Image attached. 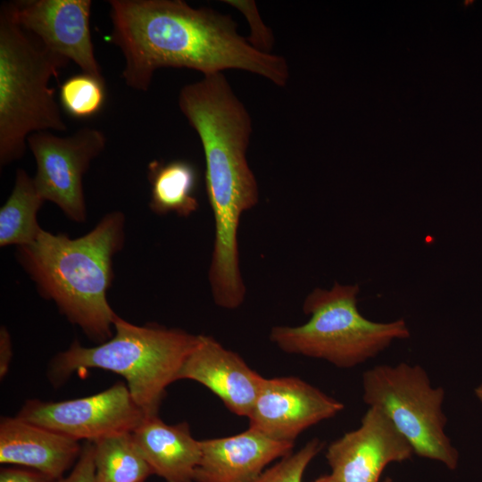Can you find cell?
<instances>
[{
    "label": "cell",
    "mask_w": 482,
    "mask_h": 482,
    "mask_svg": "<svg viewBox=\"0 0 482 482\" xmlns=\"http://www.w3.org/2000/svg\"><path fill=\"white\" fill-rule=\"evenodd\" d=\"M109 41L124 57L121 78L132 89H149L155 71L186 68L204 76L243 70L284 87L283 56L254 49L228 14L194 8L183 0H111Z\"/></svg>",
    "instance_id": "obj_1"
},
{
    "label": "cell",
    "mask_w": 482,
    "mask_h": 482,
    "mask_svg": "<svg viewBox=\"0 0 482 482\" xmlns=\"http://www.w3.org/2000/svg\"><path fill=\"white\" fill-rule=\"evenodd\" d=\"M179 106L204 150L215 229L208 272L211 293L216 305L234 310L246 295L239 265L240 219L259 202L257 180L246 158L252 119L222 72L185 85Z\"/></svg>",
    "instance_id": "obj_2"
},
{
    "label": "cell",
    "mask_w": 482,
    "mask_h": 482,
    "mask_svg": "<svg viewBox=\"0 0 482 482\" xmlns=\"http://www.w3.org/2000/svg\"><path fill=\"white\" fill-rule=\"evenodd\" d=\"M124 241L125 215L112 211L77 238L42 229L33 243L18 246L16 255L39 295L101 344L114 333L117 314L107 301V291L113 278V256Z\"/></svg>",
    "instance_id": "obj_3"
},
{
    "label": "cell",
    "mask_w": 482,
    "mask_h": 482,
    "mask_svg": "<svg viewBox=\"0 0 482 482\" xmlns=\"http://www.w3.org/2000/svg\"><path fill=\"white\" fill-rule=\"evenodd\" d=\"M113 328V336L104 343L86 347L75 340L56 354L49 365V379L56 386L90 369L112 371L125 378L145 417L158 415L166 388L178 380L198 335L154 323L138 326L118 315Z\"/></svg>",
    "instance_id": "obj_4"
},
{
    "label": "cell",
    "mask_w": 482,
    "mask_h": 482,
    "mask_svg": "<svg viewBox=\"0 0 482 482\" xmlns=\"http://www.w3.org/2000/svg\"><path fill=\"white\" fill-rule=\"evenodd\" d=\"M69 61L45 48L16 21L10 3L0 8V165L21 159L29 137L65 131L50 79Z\"/></svg>",
    "instance_id": "obj_5"
},
{
    "label": "cell",
    "mask_w": 482,
    "mask_h": 482,
    "mask_svg": "<svg viewBox=\"0 0 482 482\" xmlns=\"http://www.w3.org/2000/svg\"><path fill=\"white\" fill-rule=\"evenodd\" d=\"M357 284L335 282L329 289L317 287L303 303L310 318L299 326H275L270 341L287 353L325 360L338 368H353L410 337L403 319L377 322L358 309Z\"/></svg>",
    "instance_id": "obj_6"
},
{
    "label": "cell",
    "mask_w": 482,
    "mask_h": 482,
    "mask_svg": "<svg viewBox=\"0 0 482 482\" xmlns=\"http://www.w3.org/2000/svg\"><path fill=\"white\" fill-rule=\"evenodd\" d=\"M362 400L381 410L412 447L414 454L458 467L459 453L445 433V389L434 387L420 365L380 364L362 374Z\"/></svg>",
    "instance_id": "obj_7"
},
{
    "label": "cell",
    "mask_w": 482,
    "mask_h": 482,
    "mask_svg": "<svg viewBox=\"0 0 482 482\" xmlns=\"http://www.w3.org/2000/svg\"><path fill=\"white\" fill-rule=\"evenodd\" d=\"M106 141L102 130L90 127L65 137L40 131L28 138L37 163L33 179L37 191L73 221L86 220L83 177L92 161L104 150Z\"/></svg>",
    "instance_id": "obj_8"
},
{
    "label": "cell",
    "mask_w": 482,
    "mask_h": 482,
    "mask_svg": "<svg viewBox=\"0 0 482 482\" xmlns=\"http://www.w3.org/2000/svg\"><path fill=\"white\" fill-rule=\"evenodd\" d=\"M16 417L78 442H96L133 432L145 415L126 383L119 381L86 397L59 402L27 400Z\"/></svg>",
    "instance_id": "obj_9"
},
{
    "label": "cell",
    "mask_w": 482,
    "mask_h": 482,
    "mask_svg": "<svg viewBox=\"0 0 482 482\" xmlns=\"http://www.w3.org/2000/svg\"><path fill=\"white\" fill-rule=\"evenodd\" d=\"M10 5L16 21L45 48L104 79L91 37L90 0H21Z\"/></svg>",
    "instance_id": "obj_10"
},
{
    "label": "cell",
    "mask_w": 482,
    "mask_h": 482,
    "mask_svg": "<svg viewBox=\"0 0 482 482\" xmlns=\"http://www.w3.org/2000/svg\"><path fill=\"white\" fill-rule=\"evenodd\" d=\"M344 407L297 377L264 378L247 418L249 428L275 440L295 443L303 431L334 417Z\"/></svg>",
    "instance_id": "obj_11"
},
{
    "label": "cell",
    "mask_w": 482,
    "mask_h": 482,
    "mask_svg": "<svg viewBox=\"0 0 482 482\" xmlns=\"http://www.w3.org/2000/svg\"><path fill=\"white\" fill-rule=\"evenodd\" d=\"M412 447L378 408L369 407L358 428L327 448L330 475L337 482H379L392 462L411 458Z\"/></svg>",
    "instance_id": "obj_12"
},
{
    "label": "cell",
    "mask_w": 482,
    "mask_h": 482,
    "mask_svg": "<svg viewBox=\"0 0 482 482\" xmlns=\"http://www.w3.org/2000/svg\"><path fill=\"white\" fill-rule=\"evenodd\" d=\"M179 379L200 383L216 395L232 413L248 417L264 378L214 337L198 335L195 346L178 374Z\"/></svg>",
    "instance_id": "obj_13"
},
{
    "label": "cell",
    "mask_w": 482,
    "mask_h": 482,
    "mask_svg": "<svg viewBox=\"0 0 482 482\" xmlns=\"http://www.w3.org/2000/svg\"><path fill=\"white\" fill-rule=\"evenodd\" d=\"M200 444L195 482H254L269 463L292 453L294 448V442L275 440L251 428Z\"/></svg>",
    "instance_id": "obj_14"
},
{
    "label": "cell",
    "mask_w": 482,
    "mask_h": 482,
    "mask_svg": "<svg viewBox=\"0 0 482 482\" xmlns=\"http://www.w3.org/2000/svg\"><path fill=\"white\" fill-rule=\"evenodd\" d=\"M78 441L15 417L0 421V462L28 467L53 480L78 461Z\"/></svg>",
    "instance_id": "obj_15"
},
{
    "label": "cell",
    "mask_w": 482,
    "mask_h": 482,
    "mask_svg": "<svg viewBox=\"0 0 482 482\" xmlns=\"http://www.w3.org/2000/svg\"><path fill=\"white\" fill-rule=\"evenodd\" d=\"M132 436L154 474L166 482H195L201 444L187 422L168 425L158 415L145 417Z\"/></svg>",
    "instance_id": "obj_16"
},
{
    "label": "cell",
    "mask_w": 482,
    "mask_h": 482,
    "mask_svg": "<svg viewBox=\"0 0 482 482\" xmlns=\"http://www.w3.org/2000/svg\"><path fill=\"white\" fill-rule=\"evenodd\" d=\"M197 178L195 166L184 160L150 162L149 206L153 212L159 215L175 213L180 217H188L195 212L199 207L195 195Z\"/></svg>",
    "instance_id": "obj_17"
},
{
    "label": "cell",
    "mask_w": 482,
    "mask_h": 482,
    "mask_svg": "<svg viewBox=\"0 0 482 482\" xmlns=\"http://www.w3.org/2000/svg\"><path fill=\"white\" fill-rule=\"evenodd\" d=\"M45 200L37 191L33 177L18 169L14 187L0 209V245L18 246L33 243L43 229L37 215Z\"/></svg>",
    "instance_id": "obj_18"
},
{
    "label": "cell",
    "mask_w": 482,
    "mask_h": 482,
    "mask_svg": "<svg viewBox=\"0 0 482 482\" xmlns=\"http://www.w3.org/2000/svg\"><path fill=\"white\" fill-rule=\"evenodd\" d=\"M93 444L96 482H145L154 474L132 432L102 438Z\"/></svg>",
    "instance_id": "obj_19"
},
{
    "label": "cell",
    "mask_w": 482,
    "mask_h": 482,
    "mask_svg": "<svg viewBox=\"0 0 482 482\" xmlns=\"http://www.w3.org/2000/svg\"><path fill=\"white\" fill-rule=\"evenodd\" d=\"M104 100V79L87 73L73 75L60 86L62 107L77 119L96 114L102 109Z\"/></svg>",
    "instance_id": "obj_20"
},
{
    "label": "cell",
    "mask_w": 482,
    "mask_h": 482,
    "mask_svg": "<svg viewBox=\"0 0 482 482\" xmlns=\"http://www.w3.org/2000/svg\"><path fill=\"white\" fill-rule=\"evenodd\" d=\"M323 442L310 440L295 453L283 457L277 464L264 470L254 482H302L309 463L322 450Z\"/></svg>",
    "instance_id": "obj_21"
},
{
    "label": "cell",
    "mask_w": 482,
    "mask_h": 482,
    "mask_svg": "<svg viewBox=\"0 0 482 482\" xmlns=\"http://www.w3.org/2000/svg\"><path fill=\"white\" fill-rule=\"evenodd\" d=\"M243 13L250 25L248 43L256 50L270 54L274 45V36L271 29L262 21L257 5L252 0H225L223 1Z\"/></svg>",
    "instance_id": "obj_22"
},
{
    "label": "cell",
    "mask_w": 482,
    "mask_h": 482,
    "mask_svg": "<svg viewBox=\"0 0 482 482\" xmlns=\"http://www.w3.org/2000/svg\"><path fill=\"white\" fill-rule=\"evenodd\" d=\"M56 482H96L93 442L87 441L84 444L71 472L68 477L62 478Z\"/></svg>",
    "instance_id": "obj_23"
},
{
    "label": "cell",
    "mask_w": 482,
    "mask_h": 482,
    "mask_svg": "<svg viewBox=\"0 0 482 482\" xmlns=\"http://www.w3.org/2000/svg\"><path fill=\"white\" fill-rule=\"evenodd\" d=\"M44 474L37 470H26L21 469H2L0 471V482H54Z\"/></svg>",
    "instance_id": "obj_24"
},
{
    "label": "cell",
    "mask_w": 482,
    "mask_h": 482,
    "mask_svg": "<svg viewBox=\"0 0 482 482\" xmlns=\"http://www.w3.org/2000/svg\"><path fill=\"white\" fill-rule=\"evenodd\" d=\"M12 357V345L9 331L4 326L0 328V378H3L9 370Z\"/></svg>",
    "instance_id": "obj_25"
},
{
    "label": "cell",
    "mask_w": 482,
    "mask_h": 482,
    "mask_svg": "<svg viewBox=\"0 0 482 482\" xmlns=\"http://www.w3.org/2000/svg\"><path fill=\"white\" fill-rule=\"evenodd\" d=\"M313 482H337L334 478L329 474L322 476L315 479Z\"/></svg>",
    "instance_id": "obj_26"
},
{
    "label": "cell",
    "mask_w": 482,
    "mask_h": 482,
    "mask_svg": "<svg viewBox=\"0 0 482 482\" xmlns=\"http://www.w3.org/2000/svg\"><path fill=\"white\" fill-rule=\"evenodd\" d=\"M474 393L477 396V398L482 402V381L480 384L475 388Z\"/></svg>",
    "instance_id": "obj_27"
},
{
    "label": "cell",
    "mask_w": 482,
    "mask_h": 482,
    "mask_svg": "<svg viewBox=\"0 0 482 482\" xmlns=\"http://www.w3.org/2000/svg\"><path fill=\"white\" fill-rule=\"evenodd\" d=\"M382 482H393L392 478H386L385 480H383Z\"/></svg>",
    "instance_id": "obj_28"
}]
</instances>
